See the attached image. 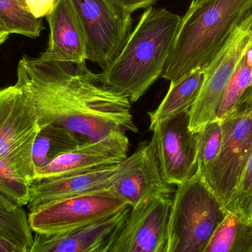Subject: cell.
<instances>
[{
  "mask_svg": "<svg viewBox=\"0 0 252 252\" xmlns=\"http://www.w3.org/2000/svg\"><path fill=\"white\" fill-rule=\"evenodd\" d=\"M181 18L164 7L147 8L115 60L97 74L100 82L137 101L161 77Z\"/></svg>",
  "mask_w": 252,
  "mask_h": 252,
  "instance_id": "obj_3",
  "label": "cell"
},
{
  "mask_svg": "<svg viewBox=\"0 0 252 252\" xmlns=\"http://www.w3.org/2000/svg\"><path fill=\"white\" fill-rule=\"evenodd\" d=\"M40 130L31 99L16 84L0 90V157L31 185L35 179L32 148Z\"/></svg>",
  "mask_w": 252,
  "mask_h": 252,
  "instance_id": "obj_6",
  "label": "cell"
},
{
  "mask_svg": "<svg viewBox=\"0 0 252 252\" xmlns=\"http://www.w3.org/2000/svg\"><path fill=\"white\" fill-rule=\"evenodd\" d=\"M130 207L87 227L55 235L35 234L28 252H111Z\"/></svg>",
  "mask_w": 252,
  "mask_h": 252,
  "instance_id": "obj_14",
  "label": "cell"
},
{
  "mask_svg": "<svg viewBox=\"0 0 252 252\" xmlns=\"http://www.w3.org/2000/svg\"><path fill=\"white\" fill-rule=\"evenodd\" d=\"M46 18L50 27L48 47L40 59L72 64L87 63L85 38L70 0H57Z\"/></svg>",
  "mask_w": 252,
  "mask_h": 252,
  "instance_id": "obj_15",
  "label": "cell"
},
{
  "mask_svg": "<svg viewBox=\"0 0 252 252\" xmlns=\"http://www.w3.org/2000/svg\"><path fill=\"white\" fill-rule=\"evenodd\" d=\"M252 44V12L234 31L222 51L207 69L199 94L189 110V129L199 133L218 119L223 94L241 59Z\"/></svg>",
  "mask_w": 252,
  "mask_h": 252,
  "instance_id": "obj_9",
  "label": "cell"
},
{
  "mask_svg": "<svg viewBox=\"0 0 252 252\" xmlns=\"http://www.w3.org/2000/svg\"><path fill=\"white\" fill-rule=\"evenodd\" d=\"M226 210L244 223L252 225V154Z\"/></svg>",
  "mask_w": 252,
  "mask_h": 252,
  "instance_id": "obj_24",
  "label": "cell"
},
{
  "mask_svg": "<svg viewBox=\"0 0 252 252\" xmlns=\"http://www.w3.org/2000/svg\"><path fill=\"white\" fill-rule=\"evenodd\" d=\"M16 84L33 103L40 127L62 126L86 142L118 130L138 132L129 99L103 85L87 63L24 56L18 63Z\"/></svg>",
  "mask_w": 252,
  "mask_h": 252,
  "instance_id": "obj_1",
  "label": "cell"
},
{
  "mask_svg": "<svg viewBox=\"0 0 252 252\" xmlns=\"http://www.w3.org/2000/svg\"><path fill=\"white\" fill-rule=\"evenodd\" d=\"M109 189L134 208L161 197H173L176 189L163 178L153 144L142 142L123 161Z\"/></svg>",
  "mask_w": 252,
  "mask_h": 252,
  "instance_id": "obj_11",
  "label": "cell"
},
{
  "mask_svg": "<svg viewBox=\"0 0 252 252\" xmlns=\"http://www.w3.org/2000/svg\"><path fill=\"white\" fill-rule=\"evenodd\" d=\"M205 79L204 71H198L188 75L175 84H170L165 97L159 106L148 112L149 130L164 121L189 112L195 103Z\"/></svg>",
  "mask_w": 252,
  "mask_h": 252,
  "instance_id": "obj_17",
  "label": "cell"
},
{
  "mask_svg": "<svg viewBox=\"0 0 252 252\" xmlns=\"http://www.w3.org/2000/svg\"><path fill=\"white\" fill-rule=\"evenodd\" d=\"M228 212L198 169L177 187L170 220L172 252H203Z\"/></svg>",
  "mask_w": 252,
  "mask_h": 252,
  "instance_id": "obj_4",
  "label": "cell"
},
{
  "mask_svg": "<svg viewBox=\"0 0 252 252\" xmlns=\"http://www.w3.org/2000/svg\"><path fill=\"white\" fill-rule=\"evenodd\" d=\"M0 252H28V250L0 235Z\"/></svg>",
  "mask_w": 252,
  "mask_h": 252,
  "instance_id": "obj_28",
  "label": "cell"
},
{
  "mask_svg": "<svg viewBox=\"0 0 252 252\" xmlns=\"http://www.w3.org/2000/svg\"><path fill=\"white\" fill-rule=\"evenodd\" d=\"M28 10L36 19L47 17L53 10L57 0H25Z\"/></svg>",
  "mask_w": 252,
  "mask_h": 252,
  "instance_id": "obj_26",
  "label": "cell"
},
{
  "mask_svg": "<svg viewBox=\"0 0 252 252\" xmlns=\"http://www.w3.org/2000/svg\"><path fill=\"white\" fill-rule=\"evenodd\" d=\"M116 4L129 13H133L139 9L148 8L154 5L157 0H113Z\"/></svg>",
  "mask_w": 252,
  "mask_h": 252,
  "instance_id": "obj_27",
  "label": "cell"
},
{
  "mask_svg": "<svg viewBox=\"0 0 252 252\" xmlns=\"http://www.w3.org/2000/svg\"><path fill=\"white\" fill-rule=\"evenodd\" d=\"M221 122L222 142L216 159L201 171L225 209L233 197L252 154V92Z\"/></svg>",
  "mask_w": 252,
  "mask_h": 252,
  "instance_id": "obj_5",
  "label": "cell"
},
{
  "mask_svg": "<svg viewBox=\"0 0 252 252\" xmlns=\"http://www.w3.org/2000/svg\"><path fill=\"white\" fill-rule=\"evenodd\" d=\"M0 195L19 207L28 206L31 187L4 158L0 157Z\"/></svg>",
  "mask_w": 252,
  "mask_h": 252,
  "instance_id": "obj_23",
  "label": "cell"
},
{
  "mask_svg": "<svg viewBox=\"0 0 252 252\" xmlns=\"http://www.w3.org/2000/svg\"><path fill=\"white\" fill-rule=\"evenodd\" d=\"M173 197L130 207L111 252H172L170 220Z\"/></svg>",
  "mask_w": 252,
  "mask_h": 252,
  "instance_id": "obj_12",
  "label": "cell"
},
{
  "mask_svg": "<svg viewBox=\"0 0 252 252\" xmlns=\"http://www.w3.org/2000/svg\"><path fill=\"white\" fill-rule=\"evenodd\" d=\"M252 92V66L245 56L238 63L233 76L223 94L218 112L221 121L235 112L241 102Z\"/></svg>",
  "mask_w": 252,
  "mask_h": 252,
  "instance_id": "obj_22",
  "label": "cell"
},
{
  "mask_svg": "<svg viewBox=\"0 0 252 252\" xmlns=\"http://www.w3.org/2000/svg\"><path fill=\"white\" fill-rule=\"evenodd\" d=\"M0 20L10 34L29 38H37L44 29L42 19L31 14L25 0H0Z\"/></svg>",
  "mask_w": 252,
  "mask_h": 252,
  "instance_id": "obj_21",
  "label": "cell"
},
{
  "mask_svg": "<svg viewBox=\"0 0 252 252\" xmlns=\"http://www.w3.org/2000/svg\"><path fill=\"white\" fill-rule=\"evenodd\" d=\"M82 28L87 60L105 69L131 32L132 13L113 0H70Z\"/></svg>",
  "mask_w": 252,
  "mask_h": 252,
  "instance_id": "obj_7",
  "label": "cell"
},
{
  "mask_svg": "<svg viewBox=\"0 0 252 252\" xmlns=\"http://www.w3.org/2000/svg\"><path fill=\"white\" fill-rule=\"evenodd\" d=\"M10 35V32H9L7 28L4 26L3 22L0 20V46L7 41Z\"/></svg>",
  "mask_w": 252,
  "mask_h": 252,
  "instance_id": "obj_29",
  "label": "cell"
},
{
  "mask_svg": "<svg viewBox=\"0 0 252 252\" xmlns=\"http://www.w3.org/2000/svg\"><path fill=\"white\" fill-rule=\"evenodd\" d=\"M129 139L118 130L97 141L86 142L35 170V179L64 177L84 174L121 164L127 158Z\"/></svg>",
  "mask_w": 252,
  "mask_h": 252,
  "instance_id": "obj_13",
  "label": "cell"
},
{
  "mask_svg": "<svg viewBox=\"0 0 252 252\" xmlns=\"http://www.w3.org/2000/svg\"><path fill=\"white\" fill-rule=\"evenodd\" d=\"M154 145L164 180L179 186L198 169V133L189 129V112L164 121L154 127Z\"/></svg>",
  "mask_w": 252,
  "mask_h": 252,
  "instance_id": "obj_10",
  "label": "cell"
},
{
  "mask_svg": "<svg viewBox=\"0 0 252 252\" xmlns=\"http://www.w3.org/2000/svg\"><path fill=\"white\" fill-rule=\"evenodd\" d=\"M0 235L29 251L34 236L28 216L23 207L16 205L0 195Z\"/></svg>",
  "mask_w": 252,
  "mask_h": 252,
  "instance_id": "obj_20",
  "label": "cell"
},
{
  "mask_svg": "<svg viewBox=\"0 0 252 252\" xmlns=\"http://www.w3.org/2000/svg\"><path fill=\"white\" fill-rule=\"evenodd\" d=\"M252 12V0H192L181 18L161 77L175 84L205 70Z\"/></svg>",
  "mask_w": 252,
  "mask_h": 252,
  "instance_id": "obj_2",
  "label": "cell"
},
{
  "mask_svg": "<svg viewBox=\"0 0 252 252\" xmlns=\"http://www.w3.org/2000/svg\"><path fill=\"white\" fill-rule=\"evenodd\" d=\"M222 142L221 122L219 120L210 123L198 133V169H207L216 159Z\"/></svg>",
  "mask_w": 252,
  "mask_h": 252,
  "instance_id": "obj_25",
  "label": "cell"
},
{
  "mask_svg": "<svg viewBox=\"0 0 252 252\" xmlns=\"http://www.w3.org/2000/svg\"><path fill=\"white\" fill-rule=\"evenodd\" d=\"M121 164L84 174L34 179L30 185L31 199L28 208L31 211L55 201L109 189Z\"/></svg>",
  "mask_w": 252,
  "mask_h": 252,
  "instance_id": "obj_16",
  "label": "cell"
},
{
  "mask_svg": "<svg viewBox=\"0 0 252 252\" xmlns=\"http://www.w3.org/2000/svg\"><path fill=\"white\" fill-rule=\"evenodd\" d=\"M129 207L108 189L37 207L30 211L28 222L35 234L55 235L98 223Z\"/></svg>",
  "mask_w": 252,
  "mask_h": 252,
  "instance_id": "obj_8",
  "label": "cell"
},
{
  "mask_svg": "<svg viewBox=\"0 0 252 252\" xmlns=\"http://www.w3.org/2000/svg\"><path fill=\"white\" fill-rule=\"evenodd\" d=\"M86 141L65 127L49 124L40 127L32 148V162L35 170L65 153L69 152Z\"/></svg>",
  "mask_w": 252,
  "mask_h": 252,
  "instance_id": "obj_18",
  "label": "cell"
},
{
  "mask_svg": "<svg viewBox=\"0 0 252 252\" xmlns=\"http://www.w3.org/2000/svg\"><path fill=\"white\" fill-rule=\"evenodd\" d=\"M203 252H252V225L228 212Z\"/></svg>",
  "mask_w": 252,
  "mask_h": 252,
  "instance_id": "obj_19",
  "label": "cell"
}]
</instances>
